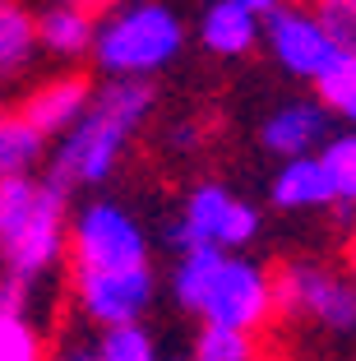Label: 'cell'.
Wrapping results in <instances>:
<instances>
[{"instance_id": "obj_1", "label": "cell", "mask_w": 356, "mask_h": 361, "mask_svg": "<svg viewBox=\"0 0 356 361\" xmlns=\"http://www.w3.org/2000/svg\"><path fill=\"white\" fill-rule=\"evenodd\" d=\"M157 93L148 79H106L93 93L84 121L61 135L51 153V167H47V180L56 190H79V185H102L116 171L121 153H125L130 135L148 121Z\"/></svg>"}, {"instance_id": "obj_2", "label": "cell", "mask_w": 356, "mask_h": 361, "mask_svg": "<svg viewBox=\"0 0 356 361\" xmlns=\"http://www.w3.org/2000/svg\"><path fill=\"white\" fill-rule=\"evenodd\" d=\"M171 297L200 324L259 334L273 319V274L231 250H185L171 269Z\"/></svg>"}, {"instance_id": "obj_3", "label": "cell", "mask_w": 356, "mask_h": 361, "mask_svg": "<svg viewBox=\"0 0 356 361\" xmlns=\"http://www.w3.org/2000/svg\"><path fill=\"white\" fill-rule=\"evenodd\" d=\"M273 315L310 348L314 361L356 357V287L319 259H287L273 274Z\"/></svg>"}, {"instance_id": "obj_4", "label": "cell", "mask_w": 356, "mask_h": 361, "mask_svg": "<svg viewBox=\"0 0 356 361\" xmlns=\"http://www.w3.org/2000/svg\"><path fill=\"white\" fill-rule=\"evenodd\" d=\"M70 195L37 176L0 180V269H10L19 283H42L61 255H70Z\"/></svg>"}, {"instance_id": "obj_5", "label": "cell", "mask_w": 356, "mask_h": 361, "mask_svg": "<svg viewBox=\"0 0 356 361\" xmlns=\"http://www.w3.org/2000/svg\"><path fill=\"white\" fill-rule=\"evenodd\" d=\"M185 47V23L167 0L116 5L93 37V61L106 79H153Z\"/></svg>"}, {"instance_id": "obj_6", "label": "cell", "mask_w": 356, "mask_h": 361, "mask_svg": "<svg viewBox=\"0 0 356 361\" xmlns=\"http://www.w3.org/2000/svg\"><path fill=\"white\" fill-rule=\"evenodd\" d=\"M264 218L250 200H236L227 185L204 180L185 195L180 213L167 227V245L176 255L185 250H245L259 236Z\"/></svg>"}, {"instance_id": "obj_7", "label": "cell", "mask_w": 356, "mask_h": 361, "mask_svg": "<svg viewBox=\"0 0 356 361\" xmlns=\"http://www.w3.org/2000/svg\"><path fill=\"white\" fill-rule=\"evenodd\" d=\"M148 232L121 200H88L70 218L74 269H139L148 264Z\"/></svg>"}, {"instance_id": "obj_8", "label": "cell", "mask_w": 356, "mask_h": 361, "mask_svg": "<svg viewBox=\"0 0 356 361\" xmlns=\"http://www.w3.org/2000/svg\"><path fill=\"white\" fill-rule=\"evenodd\" d=\"M157 297L153 264L139 269H74V306L93 329H121L144 324Z\"/></svg>"}, {"instance_id": "obj_9", "label": "cell", "mask_w": 356, "mask_h": 361, "mask_svg": "<svg viewBox=\"0 0 356 361\" xmlns=\"http://www.w3.org/2000/svg\"><path fill=\"white\" fill-rule=\"evenodd\" d=\"M264 47H269V56L283 65L287 75L305 79V84H319L343 61L333 37L314 23V14L301 10V5H287V0L273 14H264Z\"/></svg>"}, {"instance_id": "obj_10", "label": "cell", "mask_w": 356, "mask_h": 361, "mask_svg": "<svg viewBox=\"0 0 356 361\" xmlns=\"http://www.w3.org/2000/svg\"><path fill=\"white\" fill-rule=\"evenodd\" d=\"M259 144L273 158H310L314 144H329V106L319 97H292L278 111H269L259 126Z\"/></svg>"}, {"instance_id": "obj_11", "label": "cell", "mask_w": 356, "mask_h": 361, "mask_svg": "<svg viewBox=\"0 0 356 361\" xmlns=\"http://www.w3.org/2000/svg\"><path fill=\"white\" fill-rule=\"evenodd\" d=\"M93 93H97V88H93L88 75H56V79H47L42 88H32L28 102H23L19 111L42 130L47 139H51V135H70V130L84 121Z\"/></svg>"}, {"instance_id": "obj_12", "label": "cell", "mask_w": 356, "mask_h": 361, "mask_svg": "<svg viewBox=\"0 0 356 361\" xmlns=\"http://www.w3.org/2000/svg\"><path fill=\"white\" fill-rule=\"evenodd\" d=\"M269 200L283 213H310V209H333V180H329L319 153L310 158H292L278 167L269 180Z\"/></svg>"}, {"instance_id": "obj_13", "label": "cell", "mask_w": 356, "mask_h": 361, "mask_svg": "<svg viewBox=\"0 0 356 361\" xmlns=\"http://www.w3.org/2000/svg\"><path fill=\"white\" fill-rule=\"evenodd\" d=\"M264 37V19L254 10H245L241 0H213L200 14V42L213 56H245L254 51Z\"/></svg>"}, {"instance_id": "obj_14", "label": "cell", "mask_w": 356, "mask_h": 361, "mask_svg": "<svg viewBox=\"0 0 356 361\" xmlns=\"http://www.w3.org/2000/svg\"><path fill=\"white\" fill-rule=\"evenodd\" d=\"M97 23L88 5H42L37 10V51L56 56V61H84L93 56Z\"/></svg>"}, {"instance_id": "obj_15", "label": "cell", "mask_w": 356, "mask_h": 361, "mask_svg": "<svg viewBox=\"0 0 356 361\" xmlns=\"http://www.w3.org/2000/svg\"><path fill=\"white\" fill-rule=\"evenodd\" d=\"M37 56V10L28 0H0V84L28 75Z\"/></svg>"}, {"instance_id": "obj_16", "label": "cell", "mask_w": 356, "mask_h": 361, "mask_svg": "<svg viewBox=\"0 0 356 361\" xmlns=\"http://www.w3.org/2000/svg\"><path fill=\"white\" fill-rule=\"evenodd\" d=\"M47 158V135L23 111H0V180L32 176V167Z\"/></svg>"}, {"instance_id": "obj_17", "label": "cell", "mask_w": 356, "mask_h": 361, "mask_svg": "<svg viewBox=\"0 0 356 361\" xmlns=\"http://www.w3.org/2000/svg\"><path fill=\"white\" fill-rule=\"evenodd\" d=\"M329 180H333V213L338 227H356V130L347 135H329V144L319 149Z\"/></svg>"}, {"instance_id": "obj_18", "label": "cell", "mask_w": 356, "mask_h": 361, "mask_svg": "<svg viewBox=\"0 0 356 361\" xmlns=\"http://www.w3.org/2000/svg\"><path fill=\"white\" fill-rule=\"evenodd\" d=\"M0 361H51L28 310H0Z\"/></svg>"}, {"instance_id": "obj_19", "label": "cell", "mask_w": 356, "mask_h": 361, "mask_svg": "<svg viewBox=\"0 0 356 361\" xmlns=\"http://www.w3.org/2000/svg\"><path fill=\"white\" fill-rule=\"evenodd\" d=\"M195 361H264L259 338L241 329H213L204 324L195 334Z\"/></svg>"}, {"instance_id": "obj_20", "label": "cell", "mask_w": 356, "mask_h": 361, "mask_svg": "<svg viewBox=\"0 0 356 361\" xmlns=\"http://www.w3.org/2000/svg\"><path fill=\"white\" fill-rule=\"evenodd\" d=\"M97 352H102V361H162L157 338L144 329V324L102 329V334H97Z\"/></svg>"}, {"instance_id": "obj_21", "label": "cell", "mask_w": 356, "mask_h": 361, "mask_svg": "<svg viewBox=\"0 0 356 361\" xmlns=\"http://www.w3.org/2000/svg\"><path fill=\"white\" fill-rule=\"evenodd\" d=\"M314 88H319V102L356 130V56H343Z\"/></svg>"}, {"instance_id": "obj_22", "label": "cell", "mask_w": 356, "mask_h": 361, "mask_svg": "<svg viewBox=\"0 0 356 361\" xmlns=\"http://www.w3.org/2000/svg\"><path fill=\"white\" fill-rule=\"evenodd\" d=\"M314 23L333 37L343 56H356V0H310Z\"/></svg>"}, {"instance_id": "obj_23", "label": "cell", "mask_w": 356, "mask_h": 361, "mask_svg": "<svg viewBox=\"0 0 356 361\" xmlns=\"http://www.w3.org/2000/svg\"><path fill=\"white\" fill-rule=\"evenodd\" d=\"M0 310H28V283H19L10 269H0Z\"/></svg>"}, {"instance_id": "obj_24", "label": "cell", "mask_w": 356, "mask_h": 361, "mask_svg": "<svg viewBox=\"0 0 356 361\" xmlns=\"http://www.w3.org/2000/svg\"><path fill=\"white\" fill-rule=\"evenodd\" d=\"M51 361H102V352H97V343H65Z\"/></svg>"}, {"instance_id": "obj_25", "label": "cell", "mask_w": 356, "mask_h": 361, "mask_svg": "<svg viewBox=\"0 0 356 361\" xmlns=\"http://www.w3.org/2000/svg\"><path fill=\"white\" fill-rule=\"evenodd\" d=\"M241 5H245V10H254V14L264 19V14H273L278 5H283V0H241Z\"/></svg>"}, {"instance_id": "obj_26", "label": "cell", "mask_w": 356, "mask_h": 361, "mask_svg": "<svg viewBox=\"0 0 356 361\" xmlns=\"http://www.w3.org/2000/svg\"><path fill=\"white\" fill-rule=\"evenodd\" d=\"M347 278H352V287H356V245L347 250Z\"/></svg>"}, {"instance_id": "obj_27", "label": "cell", "mask_w": 356, "mask_h": 361, "mask_svg": "<svg viewBox=\"0 0 356 361\" xmlns=\"http://www.w3.org/2000/svg\"><path fill=\"white\" fill-rule=\"evenodd\" d=\"M42 5H88V0H42Z\"/></svg>"}, {"instance_id": "obj_28", "label": "cell", "mask_w": 356, "mask_h": 361, "mask_svg": "<svg viewBox=\"0 0 356 361\" xmlns=\"http://www.w3.org/2000/svg\"><path fill=\"white\" fill-rule=\"evenodd\" d=\"M176 361H195V357H176Z\"/></svg>"}, {"instance_id": "obj_29", "label": "cell", "mask_w": 356, "mask_h": 361, "mask_svg": "<svg viewBox=\"0 0 356 361\" xmlns=\"http://www.w3.org/2000/svg\"><path fill=\"white\" fill-rule=\"evenodd\" d=\"M0 106H5V97H0Z\"/></svg>"}]
</instances>
